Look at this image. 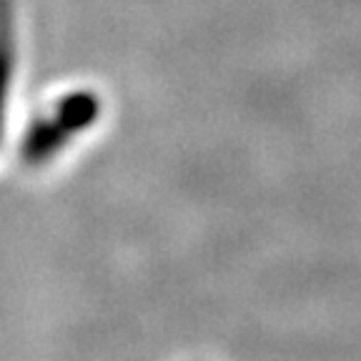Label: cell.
I'll use <instances>...</instances> for the list:
<instances>
[{
  "label": "cell",
  "instance_id": "3",
  "mask_svg": "<svg viewBox=\"0 0 361 361\" xmlns=\"http://www.w3.org/2000/svg\"><path fill=\"white\" fill-rule=\"evenodd\" d=\"M11 75H13V53L11 40L6 30L0 28V135L6 126V106H8V90H11Z\"/></svg>",
  "mask_w": 361,
  "mask_h": 361
},
{
  "label": "cell",
  "instance_id": "1",
  "mask_svg": "<svg viewBox=\"0 0 361 361\" xmlns=\"http://www.w3.org/2000/svg\"><path fill=\"white\" fill-rule=\"evenodd\" d=\"M68 138H71V130L56 116L35 121L25 135V143H23V156L30 164H43L45 158H51L53 153H58L66 146Z\"/></svg>",
  "mask_w": 361,
  "mask_h": 361
},
{
  "label": "cell",
  "instance_id": "2",
  "mask_svg": "<svg viewBox=\"0 0 361 361\" xmlns=\"http://www.w3.org/2000/svg\"><path fill=\"white\" fill-rule=\"evenodd\" d=\"M98 113H101V101L90 90H73V93H68L58 101L53 116L73 135L96 123Z\"/></svg>",
  "mask_w": 361,
  "mask_h": 361
}]
</instances>
